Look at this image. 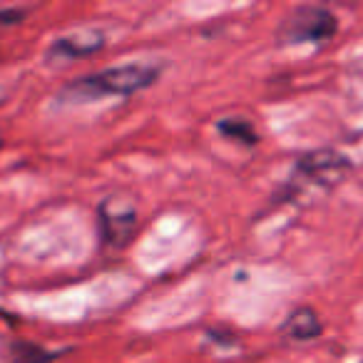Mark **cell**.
Here are the masks:
<instances>
[{
  "instance_id": "6da1fadb",
  "label": "cell",
  "mask_w": 363,
  "mask_h": 363,
  "mask_svg": "<svg viewBox=\"0 0 363 363\" xmlns=\"http://www.w3.org/2000/svg\"><path fill=\"white\" fill-rule=\"evenodd\" d=\"M164 72V62H127V65L105 67L70 80L57 90V105H90L105 97H130L152 87Z\"/></svg>"
},
{
  "instance_id": "7a4b0ae2",
  "label": "cell",
  "mask_w": 363,
  "mask_h": 363,
  "mask_svg": "<svg viewBox=\"0 0 363 363\" xmlns=\"http://www.w3.org/2000/svg\"><path fill=\"white\" fill-rule=\"evenodd\" d=\"M338 33V18L328 8L298 6L279 26L281 45H321Z\"/></svg>"
},
{
  "instance_id": "3957f363",
  "label": "cell",
  "mask_w": 363,
  "mask_h": 363,
  "mask_svg": "<svg viewBox=\"0 0 363 363\" xmlns=\"http://www.w3.org/2000/svg\"><path fill=\"white\" fill-rule=\"evenodd\" d=\"M351 172V160L336 150H313L296 160L294 172L286 182V192L296 187H333Z\"/></svg>"
},
{
  "instance_id": "277c9868",
  "label": "cell",
  "mask_w": 363,
  "mask_h": 363,
  "mask_svg": "<svg viewBox=\"0 0 363 363\" xmlns=\"http://www.w3.org/2000/svg\"><path fill=\"white\" fill-rule=\"evenodd\" d=\"M140 229V217L125 197H107L97 204V232L100 242L110 249H125Z\"/></svg>"
},
{
  "instance_id": "5b68a950",
  "label": "cell",
  "mask_w": 363,
  "mask_h": 363,
  "mask_svg": "<svg viewBox=\"0 0 363 363\" xmlns=\"http://www.w3.org/2000/svg\"><path fill=\"white\" fill-rule=\"evenodd\" d=\"M105 48V33L102 30H77L70 33V35H60L50 43L45 52V60L50 62H72L80 60V57H87L92 52L102 50Z\"/></svg>"
},
{
  "instance_id": "8992f818",
  "label": "cell",
  "mask_w": 363,
  "mask_h": 363,
  "mask_svg": "<svg viewBox=\"0 0 363 363\" xmlns=\"http://www.w3.org/2000/svg\"><path fill=\"white\" fill-rule=\"evenodd\" d=\"M281 333L291 341H313L323 333V323L313 308L301 306L289 313V318L281 323Z\"/></svg>"
},
{
  "instance_id": "52a82bcc",
  "label": "cell",
  "mask_w": 363,
  "mask_h": 363,
  "mask_svg": "<svg viewBox=\"0 0 363 363\" xmlns=\"http://www.w3.org/2000/svg\"><path fill=\"white\" fill-rule=\"evenodd\" d=\"M65 351H50L33 341H16L11 346V363H55Z\"/></svg>"
},
{
  "instance_id": "ba28073f",
  "label": "cell",
  "mask_w": 363,
  "mask_h": 363,
  "mask_svg": "<svg viewBox=\"0 0 363 363\" xmlns=\"http://www.w3.org/2000/svg\"><path fill=\"white\" fill-rule=\"evenodd\" d=\"M217 130L222 132V135L227 137V140L239 142V145L249 147V150L259 145L257 130H254L252 122L244 120V117H224V120L217 122Z\"/></svg>"
},
{
  "instance_id": "9c48e42d",
  "label": "cell",
  "mask_w": 363,
  "mask_h": 363,
  "mask_svg": "<svg viewBox=\"0 0 363 363\" xmlns=\"http://www.w3.org/2000/svg\"><path fill=\"white\" fill-rule=\"evenodd\" d=\"M28 13L23 8H0V28H13L21 26L26 21Z\"/></svg>"
},
{
  "instance_id": "30bf717a",
  "label": "cell",
  "mask_w": 363,
  "mask_h": 363,
  "mask_svg": "<svg viewBox=\"0 0 363 363\" xmlns=\"http://www.w3.org/2000/svg\"><path fill=\"white\" fill-rule=\"evenodd\" d=\"M3 102H6V90L0 87V105H3Z\"/></svg>"
},
{
  "instance_id": "8fae6325",
  "label": "cell",
  "mask_w": 363,
  "mask_h": 363,
  "mask_svg": "<svg viewBox=\"0 0 363 363\" xmlns=\"http://www.w3.org/2000/svg\"><path fill=\"white\" fill-rule=\"evenodd\" d=\"M0 150H3V140H0Z\"/></svg>"
}]
</instances>
